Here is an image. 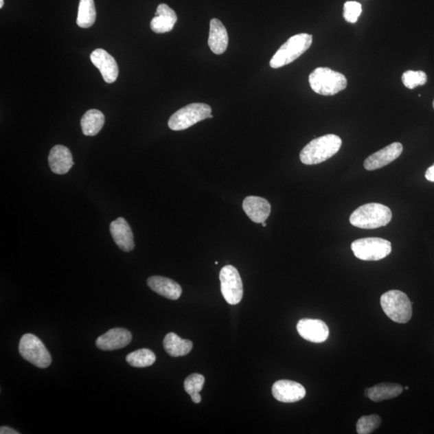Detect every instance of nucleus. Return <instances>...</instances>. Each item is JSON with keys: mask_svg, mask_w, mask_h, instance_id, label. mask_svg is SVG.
<instances>
[{"mask_svg": "<svg viewBox=\"0 0 434 434\" xmlns=\"http://www.w3.org/2000/svg\"><path fill=\"white\" fill-rule=\"evenodd\" d=\"M403 152V146L393 143L370 155L365 159L364 166L367 171H374L393 162Z\"/></svg>", "mask_w": 434, "mask_h": 434, "instance_id": "obj_14", "label": "nucleus"}, {"mask_svg": "<svg viewBox=\"0 0 434 434\" xmlns=\"http://www.w3.org/2000/svg\"><path fill=\"white\" fill-rule=\"evenodd\" d=\"M311 89L320 95L332 96L343 91L347 86V81L343 74L329 68L315 69L309 76Z\"/></svg>", "mask_w": 434, "mask_h": 434, "instance_id": "obj_3", "label": "nucleus"}, {"mask_svg": "<svg viewBox=\"0 0 434 434\" xmlns=\"http://www.w3.org/2000/svg\"><path fill=\"white\" fill-rule=\"evenodd\" d=\"M132 341V334L124 328H113L98 337L96 346L103 351H114L128 346Z\"/></svg>", "mask_w": 434, "mask_h": 434, "instance_id": "obj_13", "label": "nucleus"}, {"mask_svg": "<svg viewBox=\"0 0 434 434\" xmlns=\"http://www.w3.org/2000/svg\"><path fill=\"white\" fill-rule=\"evenodd\" d=\"M412 303L404 292L393 290L386 292L380 298L384 312L395 323H407L412 318Z\"/></svg>", "mask_w": 434, "mask_h": 434, "instance_id": "obj_5", "label": "nucleus"}, {"mask_svg": "<svg viewBox=\"0 0 434 434\" xmlns=\"http://www.w3.org/2000/svg\"><path fill=\"white\" fill-rule=\"evenodd\" d=\"M404 389H405V390H408V389H409V387H408V386L404 387Z\"/></svg>", "mask_w": 434, "mask_h": 434, "instance_id": "obj_35", "label": "nucleus"}, {"mask_svg": "<svg viewBox=\"0 0 434 434\" xmlns=\"http://www.w3.org/2000/svg\"><path fill=\"white\" fill-rule=\"evenodd\" d=\"M393 214L389 207L370 203L358 207L350 216V223L363 229H375L389 224Z\"/></svg>", "mask_w": 434, "mask_h": 434, "instance_id": "obj_2", "label": "nucleus"}, {"mask_svg": "<svg viewBox=\"0 0 434 434\" xmlns=\"http://www.w3.org/2000/svg\"><path fill=\"white\" fill-rule=\"evenodd\" d=\"M96 9L93 0H80L77 23L80 27L89 28L96 21Z\"/></svg>", "mask_w": 434, "mask_h": 434, "instance_id": "obj_24", "label": "nucleus"}, {"mask_svg": "<svg viewBox=\"0 0 434 434\" xmlns=\"http://www.w3.org/2000/svg\"><path fill=\"white\" fill-rule=\"evenodd\" d=\"M113 239L117 247L125 252H130L135 248L134 235L127 221L119 217L110 226Z\"/></svg>", "mask_w": 434, "mask_h": 434, "instance_id": "obj_15", "label": "nucleus"}, {"mask_svg": "<svg viewBox=\"0 0 434 434\" xmlns=\"http://www.w3.org/2000/svg\"><path fill=\"white\" fill-rule=\"evenodd\" d=\"M4 1L3 0H0V8L3 7Z\"/></svg>", "mask_w": 434, "mask_h": 434, "instance_id": "obj_33", "label": "nucleus"}, {"mask_svg": "<svg viewBox=\"0 0 434 434\" xmlns=\"http://www.w3.org/2000/svg\"><path fill=\"white\" fill-rule=\"evenodd\" d=\"M49 163L52 172L58 174H65L72 168L74 162L68 148L62 145H56L50 150Z\"/></svg>", "mask_w": 434, "mask_h": 434, "instance_id": "obj_17", "label": "nucleus"}, {"mask_svg": "<svg viewBox=\"0 0 434 434\" xmlns=\"http://www.w3.org/2000/svg\"><path fill=\"white\" fill-rule=\"evenodd\" d=\"M209 46L212 53L220 55L228 48L229 35L223 23L217 19H212L210 22Z\"/></svg>", "mask_w": 434, "mask_h": 434, "instance_id": "obj_20", "label": "nucleus"}, {"mask_svg": "<svg viewBox=\"0 0 434 434\" xmlns=\"http://www.w3.org/2000/svg\"><path fill=\"white\" fill-rule=\"evenodd\" d=\"M313 37L306 33L291 36L284 45L280 47L271 60L273 69L282 68L289 65L308 51L312 45Z\"/></svg>", "mask_w": 434, "mask_h": 434, "instance_id": "obj_4", "label": "nucleus"}, {"mask_svg": "<svg viewBox=\"0 0 434 434\" xmlns=\"http://www.w3.org/2000/svg\"><path fill=\"white\" fill-rule=\"evenodd\" d=\"M243 209L253 222L262 224L270 216L271 205L264 198L248 196L243 201Z\"/></svg>", "mask_w": 434, "mask_h": 434, "instance_id": "obj_16", "label": "nucleus"}, {"mask_svg": "<svg viewBox=\"0 0 434 434\" xmlns=\"http://www.w3.org/2000/svg\"><path fill=\"white\" fill-rule=\"evenodd\" d=\"M155 361H157V356L155 353L148 348L139 349L126 356L127 363L135 367H150L154 365Z\"/></svg>", "mask_w": 434, "mask_h": 434, "instance_id": "obj_25", "label": "nucleus"}, {"mask_svg": "<svg viewBox=\"0 0 434 434\" xmlns=\"http://www.w3.org/2000/svg\"><path fill=\"white\" fill-rule=\"evenodd\" d=\"M92 63L100 71L102 76L106 83L115 82L119 76V66L116 60L106 50L98 49L91 55Z\"/></svg>", "mask_w": 434, "mask_h": 434, "instance_id": "obj_12", "label": "nucleus"}, {"mask_svg": "<svg viewBox=\"0 0 434 434\" xmlns=\"http://www.w3.org/2000/svg\"><path fill=\"white\" fill-rule=\"evenodd\" d=\"M212 108L204 103H192L179 110L170 117L169 128L172 130H183L194 126L201 121L209 119Z\"/></svg>", "mask_w": 434, "mask_h": 434, "instance_id": "obj_6", "label": "nucleus"}, {"mask_svg": "<svg viewBox=\"0 0 434 434\" xmlns=\"http://www.w3.org/2000/svg\"><path fill=\"white\" fill-rule=\"evenodd\" d=\"M205 379L204 376L195 374L187 377L185 381V389L190 396L199 393L204 387Z\"/></svg>", "mask_w": 434, "mask_h": 434, "instance_id": "obj_28", "label": "nucleus"}, {"mask_svg": "<svg viewBox=\"0 0 434 434\" xmlns=\"http://www.w3.org/2000/svg\"><path fill=\"white\" fill-rule=\"evenodd\" d=\"M19 352L25 360L39 369H46L52 364L50 353L34 334H23L19 344Z\"/></svg>", "mask_w": 434, "mask_h": 434, "instance_id": "obj_8", "label": "nucleus"}, {"mask_svg": "<svg viewBox=\"0 0 434 434\" xmlns=\"http://www.w3.org/2000/svg\"><path fill=\"white\" fill-rule=\"evenodd\" d=\"M424 176H426L427 181L434 182V163L426 170Z\"/></svg>", "mask_w": 434, "mask_h": 434, "instance_id": "obj_30", "label": "nucleus"}, {"mask_svg": "<svg viewBox=\"0 0 434 434\" xmlns=\"http://www.w3.org/2000/svg\"><path fill=\"white\" fill-rule=\"evenodd\" d=\"M272 393L278 402L295 403L305 398L306 389L295 381L281 380L273 385Z\"/></svg>", "mask_w": 434, "mask_h": 434, "instance_id": "obj_10", "label": "nucleus"}, {"mask_svg": "<svg viewBox=\"0 0 434 434\" xmlns=\"http://www.w3.org/2000/svg\"><path fill=\"white\" fill-rule=\"evenodd\" d=\"M352 250L354 255L360 260L376 262L389 255L391 244L383 238H362L352 243Z\"/></svg>", "mask_w": 434, "mask_h": 434, "instance_id": "obj_7", "label": "nucleus"}, {"mask_svg": "<svg viewBox=\"0 0 434 434\" xmlns=\"http://www.w3.org/2000/svg\"><path fill=\"white\" fill-rule=\"evenodd\" d=\"M433 108H434V100H433Z\"/></svg>", "mask_w": 434, "mask_h": 434, "instance_id": "obj_36", "label": "nucleus"}, {"mask_svg": "<svg viewBox=\"0 0 434 434\" xmlns=\"http://www.w3.org/2000/svg\"><path fill=\"white\" fill-rule=\"evenodd\" d=\"M192 402L196 403V404H199L201 402V396L200 395V393H196L194 395L191 396Z\"/></svg>", "mask_w": 434, "mask_h": 434, "instance_id": "obj_32", "label": "nucleus"}, {"mask_svg": "<svg viewBox=\"0 0 434 434\" xmlns=\"http://www.w3.org/2000/svg\"><path fill=\"white\" fill-rule=\"evenodd\" d=\"M342 140L336 135H326L315 139L301 150V162L306 165H315L334 157L341 148Z\"/></svg>", "mask_w": 434, "mask_h": 434, "instance_id": "obj_1", "label": "nucleus"}, {"mask_svg": "<svg viewBox=\"0 0 434 434\" xmlns=\"http://www.w3.org/2000/svg\"><path fill=\"white\" fill-rule=\"evenodd\" d=\"M221 293L230 305H237L243 298V283L237 269L226 266L220 273Z\"/></svg>", "mask_w": 434, "mask_h": 434, "instance_id": "obj_9", "label": "nucleus"}, {"mask_svg": "<svg viewBox=\"0 0 434 434\" xmlns=\"http://www.w3.org/2000/svg\"><path fill=\"white\" fill-rule=\"evenodd\" d=\"M163 347L169 356H185L192 351L193 344L188 339H183L176 334L168 333L163 339Z\"/></svg>", "mask_w": 434, "mask_h": 434, "instance_id": "obj_22", "label": "nucleus"}, {"mask_svg": "<svg viewBox=\"0 0 434 434\" xmlns=\"http://www.w3.org/2000/svg\"><path fill=\"white\" fill-rule=\"evenodd\" d=\"M0 433L1 434H19L20 432L16 431V429H13L10 427L7 426H1L0 428Z\"/></svg>", "mask_w": 434, "mask_h": 434, "instance_id": "obj_31", "label": "nucleus"}, {"mask_svg": "<svg viewBox=\"0 0 434 434\" xmlns=\"http://www.w3.org/2000/svg\"><path fill=\"white\" fill-rule=\"evenodd\" d=\"M362 12V6L360 3L348 1L344 3L343 17L349 23H356Z\"/></svg>", "mask_w": 434, "mask_h": 434, "instance_id": "obj_29", "label": "nucleus"}, {"mask_svg": "<svg viewBox=\"0 0 434 434\" xmlns=\"http://www.w3.org/2000/svg\"><path fill=\"white\" fill-rule=\"evenodd\" d=\"M381 424V418L378 415L361 417L358 420L356 431L358 434H369L378 429Z\"/></svg>", "mask_w": 434, "mask_h": 434, "instance_id": "obj_26", "label": "nucleus"}, {"mask_svg": "<svg viewBox=\"0 0 434 434\" xmlns=\"http://www.w3.org/2000/svg\"><path fill=\"white\" fill-rule=\"evenodd\" d=\"M402 79L405 87L413 89L426 84L427 75L423 71L408 70L403 73Z\"/></svg>", "mask_w": 434, "mask_h": 434, "instance_id": "obj_27", "label": "nucleus"}, {"mask_svg": "<svg viewBox=\"0 0 434 434\" xmlns=\"http://www.w3.org/2000/svg\"><path fill=\"white\" fill-rule=\"evenodd\" d=\"M297 331L306 341L316 343H323L329 337L328 325L319 319H301L297 324Z\"/></svg>", "mask_w": 434, "mask_h": 434, "instance_id": "obj_11", "label": "nucleus"}, {"mask_svg": "<svg viewBox=\"0 0 434 434\" xmlns=\"http://www.w3.org/2000/svg\"><path fill=\"white\" fill-rule=\"evenodd\" d=\"M105 124V116L98 110H89L84 114L81 120L83 134L87 136H94L100 132Z\"/></svg>", "mask_w": 434, "mask_h": 434, "instance_id": "obj_23", "label": "nucleus"}, {"mask_svg": "<svg viewBox=\"0 0 434 434\" xmlns=\"http://www.w3.org/2000/svg\"><path fill=\"white\" fill-rule=\"evenodd\" d=\"M262 224L263 227H266V225H266V221H265V222H263V223H262Z\"/></svg>", "mask_w": 434, "mask_h": 434, "instance_id": "obj_34", "label": "nucleus"}, {"mask_svg": "<svg viewBox=\"0 0 434 434\" xmlns=\"http://www.w3.org/2000/svg\"><path fill=\"white\" fill-rule=\"evenodd\" d=\"M403 390V387L398 384L382 383L367 389L365 395L372 402H380L396 398L402 393Z\"/></svg>", "mask_w": 434, "mask_h": 434, "instance_id": "obj_21", "label": "nucleus"}, {"mask_svg": "<svg viewBox=\"0 0 434 434\" xmlns=\"http://www.w3.org/2000/svg\"><path fill=\"white\" fill-rule=\"evenodd\" d=\"M176 13L167 4H159L155 17L150 21V28L155 33L171 32L177 22Z\"/></svg>", "mask_w": 434, "mask_h": 434, "instance_id": "obj_19", "label": "nucleus"}, {"mask_svg": "<svg viewBox=\"0 0 434 434\" xmlns=\"http://www.w3.org/2000/svg\"><path fill=\"white\" fill-rule=\"evenodd\" d=\"M148 285L155 293L168 299L177 300L182 295L181 286L176 282L168 277H150L148 279Z\"/></svg>", "mask_w": 434, "mask_h": 434, "instance_id": "obj_18", "label": "nucleus"}]
</instances>
